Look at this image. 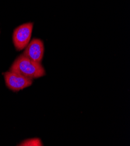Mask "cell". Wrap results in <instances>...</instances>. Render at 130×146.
<instances>
[{"label": "cell", "instance_id": "obj_1", "mask_svg": "<svg viewBox=\"0 0 130 146\" xmlns=\"http://www.w3.org/2000/svg\"><path fill=\"white\" fill-rule=\"evenodd\" d=\"M10 71L17 73L30 79H36L45 76L46 73L41 63L31 60L22 54L12 65Z\"/></svg>", "mask_w": 130, "mask_h": 146}, {"label": "cell", "instance_id": "obj_2", "mask_svg": "<svg viewBox=\"0 0 130 146\" xmlns=\"http://www.w3.org/2000/svg\"><path fill=\"white\" fill-rule=\"evenodd\" d=\"M33 27L32 23H26L19 26L14 31L13 42L17 50H22L28 45L31 38Z\"/></svg>", "mask_w": 130, "mask_h": 146}, {"label": "cell", "instance_id": "obj_3", "mask_svg": "<svg viewBox=\"0 0 130 146\" xmlns=\"http://www.w3.org/2000/svg\"><path fill=\"white\" fill-rule=\"evenodd\" d=\"M7 86L13 92H18L31 86L33 83L32 79L26 78L12 71L3 74Z\"/></svg>", "mask_w": 130, "mask_h": 146}, {"label": "cell", "instance_id": "obj_4", "mask_svg": "<svg viewBox=\"0 0 130 146\" xmlns=\"http://www.w3.org/2000/svg\"><path fill=\"white\" fill-rule=\"evenodd\" d=\"M45 47L43 42L39 38H34L26 46L23 54L31 60L41 63L44 55Z\"/></svg>", "mask_w": 130, "mask_h": 146}, {"label": "cell", "instance_id": "obj_5", "mask_svg": "<svg viewBox=\"0 0 130 146\" xmlns=\"http://www.w3.org/2000/svg\"><path fill=\"white\" fill-rule=\"evenodd\" d=\"M18 145L21 146H41L43 145L40 139L38 138L30 139L25 140L19 144Z\"/></svg>", "mask_w": 130, "mask_h": 146}]
</instances>
